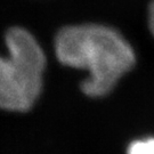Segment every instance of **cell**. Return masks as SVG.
I'll use <instances>...</instances> for the list:
<instances>
[{"mask_svg":"<svg viewBox=\"0 0 154 154\" xmlns=\"http://www.w3.org/2000/svg\"><path fill=\"white\" fill-rule=\"evenodd\" d=\"M55 53L63 65L88 71L81 90L89 97L109 94L136 63L135 51L122 34L99 24L62 29L56 35Z\"/></svg>","mask_w":154,"mask_h":154,"instance_id":"cell-1","label":"cell"},{"mask_svg":"<svg viewBox=\"0 0 154 154\" xmlns=\"http://www.w3.org/2000/svg\"><path fill=\"white\" fill-rule=\"evenodd\" d=\"M8 55L0 56V109L29 111L42 88L46 57L31 33L11 28L6 33Z\"/></svg>","mask_w":154,"mask_h":154,"instance_id":"cell-2","label":"cell"},{"mask_svg":"<svg viewBox=\"0 0 154 154\" xmlns=\"http://www.w3.org/2000/svg\"><path fill=\"white\" fill-rule=\"evenodd\" d=\"M127 154H154V137L137 139L130 143Z\"/></svg>","mask_w":154,"mask_h":154,"instance_id":"cell-3","label":"cell"},{"mask_svg":"<svg viewBox=\"0 0 154 154\" xmlns=\"http://www.w3.org/2000/svg\"><path fill=\"white\" fill-rule=\"evenodd\" d=\"M149 26L152 34L154 35V0L151 2L149 8Z\"/></svg>","mask_w":154,"mask_h":154,"instance_id":"cell-4","label":"cell"}]
</instances>
